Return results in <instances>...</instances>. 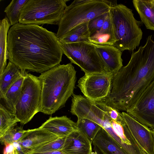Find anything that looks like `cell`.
I'll list each match as a JSON object with an SVG mask.
<instances>
[{
	"mask_svg": "<svg viewBox=\"0 0 154 154\" xmlns=\"http://www.w3.org/2000/svg\"><path fill=\"white\" fill-rule=\"evenodd\" d=\"M26 154H66L61 150L57 151L48 152H35L27 151Z\"/></svg>",
	"mask_w": 154,
	"mask_h": 154,
	"instance_id": "cell-31",
	"label": "cell"
},
{
	"mask_svg": "<svg viewBox=\"0 0 154 154\" xmlns=\"http://www.w3.org/2000/svg\"><path fill=\"white\" fill-rule=\"evenodd\" d=\"M91 43L97 45H114L116 40L109 12L102 27L90 36Z\"/></svg>",
	"mask_w": 154,
	"mask_h": 154,
	"instance_id": "cell-18",
	"label": "cell"
},
{
	"mask_svg": "<svg viewBox=\"0 0 154 154\" xmlns=\"http://www.w3.org/2000/svg\"><path fill=\"white\" fill-rule=\"evenodd\" d=\"M8 43L9 61L22 70L41 73L62 60L63 52L56 34L38 25L12 26Z\"/></svg>",
	"mask_w": 154,
	"mask_h": 154,
	"instance_id": "cell-1",
	"label": "cell"
},
{
	"mask_svg": "<svg viewBox=\"0 0 154 154\" xmlns=\"http://www.w3.org/2000/svg\"><path fill=\"white\" fill-rule=\"evenodd\" d=\"M11 26L7 17L0 21V75L7 66V60L9 58L8 35Z\"/></svg>",
	"mask_w": 154,
	"mask_h": 154,
	"instance_id": "cell-22",
	"label": "cell"
},
{
	"mask_svg": "<svg viewBox=\"0 0 154 154\" xmlns=\"http://www.w3.org/2000/svg\"><path fill=\"white\" fill-rule=\"evenodd\" d=\"M113 77L108 73L85 74L79 80L77 86L88 99L94 102H104L111 92Z\"/></svg>",
	"mask_w": 154,
	"mask_h": 154,
	"instance_id": "cell-10",
	"label": "cell"
},
{
	"mask_svg": "<svg viewBox=\"0 0 154 154\" xmlns=\"http://www.w3.org/2000/svg\"><path fill=\"white\" fill-rule=\"evenodd\" d=\"M154 79V40L149 35L145 44L133 51L129 61L113 76L111 92L104 102L128 112Z\"/></svg>",
	"mask_w": 154,
	"mask_h": 154,
	"instance_id": "cell-2",
	"label": "cell"
},
{
	"mask_svg": "<svg viewBox=\"0 0 154 154\" xmlns=\"http://www.w3.org/2000/svg\"><path fill=\"white\" fill-rule=\"evenodd\" d=\"M88 22L79 24L74 27L64 37L59 39L62 44L78 42L91 43L88 30Z\"/></svg>",
	"mask_w": 154,
	"mask_h": 154,
	"instance_id": "cell-21",
	"label": "cell"
},
{
	"mask_svg": "<svg viewBox=\"0 0 154 154\" xmlns=\"http://www.w3.org/2000/svg\"><path fill=\"white\" fill-rule=\"evenodd\" d=\"M92 143L79 130L66 137L61 151L66 154H91Z\"/></svg>",
	"mask_w": 154,
	"mask_h": 154,
	"instance_id": "cell-14",
	"label": "cell"
},
{
	"mask_svg": "<svg viewBox=\"0 0 154 154\" xmlns=\"http://www.w3.org/2000/svg\"><path fill=\"white\" fill-rule=\"evenodd\" d=\"M23 74L9 88L3 99L6 108L14 114L16 106L19 99L26 70H23Z\"/></svg>",
	"mask_w": 154,
	"mask_h": 154,
	"instance_id": "cell-23",
	"label": "cell"
},
{
	"mask_svg": "<svg viewBox=\"0 0 154 154\" xmlns=\"http://www.w3.org/2000/svg\"><path fill=\"white\" fill-rule=\"evenodd\" d=\"M69 1L28 0L22 9L19 23L58 25Z\"/></svg>",
	"mask_w": 154,
	"mask_h": 154,
	"instance_id": "cell-7",
	"label": "cell"
},
{
	"mask_svg": "<svg viewBox=\"0 0 154 154\" xmlns=\"http://www.w3.org/2000/svg\"><path fill=\"white\" fill-rule=\"evenodd\" d=\"M111 5L110 0H74L65 10L58 25L57 38L60 39L76 26L108 12Z\"/></svg>",
	"mask_w": 154,
	"mask_h": 154,
	"instance_id": "cell-6",
	"label": "cell"
},
{
	"mask_svg": "<svg viewBox=\"0 0 154 154\" xmlns=\"http://www.w3.org/2000/svg\"><path fill=\"white\" fill-rule=\"evenodd\" d=\"M66 138L57 139L34 149L27 151L35 152H48L61 150Z\"/></svg>",
	"mask_w": 154,
	"mask_h": 154,
	"instance_id": "cell-28",
	"label": "cell"
},
{
	"mask_svg": "<svg viewBox=\"0 0 154 154\" xmlns=\"http://www.w3.org/2000/svg\"><path fill=\"white\" fill-rule=\"evenodd\" d=\"M127 112L142 124L154 130V79Z\"/></svg>",
	"mask_w": 154,
	"mask_h": 154,
	"instance_id": "cell-11",
	"label": "cell"
},
{
	"mask_svg": "<svg viewBox=\"0 0 154 154\" xmlns=\"http://www.w3.org/2000/svg\"><path fill=\"white\" fill-rule=\"evenodd\" d=\"M21 70L13 63L9 61L7 66L0 75V97L4 99L5 94L11 86L23 74Z\"/></svg>",
	"mask_w": 154,
	"mask_h": 154,
	"instance_id": "cell-20",
	"label": "cell"
},
{
	"mask_svg": "<svg viewBox=\"0 0 154 154\" xmlns=\"http://www.w3.org/2000/svg\"><path fill=\"white\" fill-rule=\"evenodd\" d=\"M92 144L95 150L102 154H128L102 127Z\"/></svg>",
	"mask_w": 154,
	"mask_h": 154,
	"instance_id": "cell-17",
	"label": "cell"
},
{
	"mask_svg": "<svg viewBox=\"0 0 154 154\" xmlns=\"http://www.w3.org/2000/svg\"><path fill=\"white\" fill-rule=\"evenodd\" d=\"M42 85L40 112L52 115L64 107L72 95L76 81V71L70 63L59 64L41 73Z\"/></svg>",
	"mask_w": 154,
	"mask_h": 154,
	"instance_id": "cell-3",
	"label": "cell"
},
{
	"mask_svg": "<svg viewBox=\"0 0 154 154\" xmlns=\"http://www.w3.org/2000/svg\"><path fill=\"white\" fill-rule=\"evenodd\" d=\"M15 149L13 143L7 144L5 145L3 154H14Z\"/></svg>",
	"mask_w": 154,
	"mask_h": 154,
	"instance_id": "cell-30",
	"label": "cell"
},
{
	"mask_svg": "<svg viewBox=\"0 0 154 154\" xmlns=\"http://www.w3.org/2000/svg\"></svg>",
	"mask_w": 154,
	"mask_h": 154,
	"instance_id": "cell-35",
	"label": "cell"
},
{
	"mask_svg": "<svg viewBox=\"0 0 154 154\" xmlns=\"http://www.w3.org/2000/svg\"><path fill=\"white\" fill-rule=\"evenodd\" d=\"M93 44L105 65L107 72L113 76L116 75L123 67L122 52L113 45Z\"/></svg>",
	"mask_w": 154,
	"mask_h": 154,
	"instance_id": "cell-13",
	"label": "cell"
},
{
	"mask_svg": "<svg viewBox=\"0 0 154 154\" xmlns=\"http://www.w3.org/2000/svg\"><path fill=\"white\" fill-rule=\"evenodd\" d=\"M72 113L98 124L128 154H146L134 138L123 117L111 118L95 102L85 97L76 102Z\"/></svg>",
	"mask_w": 154,
	"mask_h": 154,
	"instance_id": "cell-4",
	"label": "cell"
},
{
	"mask_svg": "<svg viewBox=\"0 0 154 154\" xmlns=\"http://www.w3.org/2000/svg\"><path fill=\"white\" fill-rule=\"evenodd\" d=\"M58 138L53 133L39 128L28 129V131L18 142L27 151L55 140Z\"/></svg>",
	"mask_w": 154,
	"mask_h": 154,
	"instance_id": "cell-16",
	"label": "cell"
},
{
	"mask_svg": "<svg viewBox=\"0 0 154 154\" xmlns=\"http://www.w3.org/2000/svg\"><path fill=\"white\" fill-rule=\"evenodd\" d=\"M60 43L63 54L66 55L72 63L79 66L85 74L108 73L103 60L93 43Z\"/></svg>",
	"mask_w": 154,
	"mask_h": 154,
	"instance_id": "cell-9",
	"label": "cell"
},
{
	"mask_svg": "<svg viewBox=\"0 0 154 154\" xmlns=\"http://www.w3.org/2000/svg\"><path fill=\"white\" fill-rule=\"evenodd\" d=\"M28 0H12L4 10L11 26L19 23L20 16L23 7Z\"/></svg>",
	"mask_w": 154,
	"mask_h": 154,
	"instance_id": "cell-26",
	"label": "cell"
},
{
	"mask_svg": "<svg viewBox=\"0 0 154 154\" xmlns=\"http://www.w3.org/2000/svg\"><path fill=\"white\" fill-rule=\"evenodd\" d=\"M109 12L98 16L88 21V27L90 36L101 28Z\"/></svg>",
	"mask_w": 154,
	"mask_h": 154,
	"instance_id": "cell-29",
	"label": "cell"
},
{
	"mask_svg": "<svg viewBox=\"0 0 154 154\" xmlns=\"http://www.w3.org/2000/svg\"><path fill=\"white\" fill-rule=\"evenodd\" d=\"M15 154H20V153L17 151H16L15 152Z\"/></svg>",
	"mask_w": 154,
	"mask_h": 154,
	"instance_id": "cell-34",
	"label": "cell"
},
{
	"mask_svg": "<svg viewBox=\"0 0 154 154\" xmlns=\"http://www.w3.org/2000/svg\"><path fill=\"white\" fill-rule=\"evenodd\" d=\"M27 130H24L22 127L15 126L8 129L0 137V141L2 145L13 143L18 142L25 135Z\"/></svg>",
	"mask_w": 154,
	"mask_h": 154,
	"instance_id": "cell-27",
	"label": "cell"
},
{
	"mask_svg": "<svg viewBox=\"0 0 154 154\" xmlns=\"http://www.w3.org/2000/svg\"><path fill=\"white\" fill-rule=\"evenodd\" d=\"M133 3L146 28L154 30V0H134Z\"/></svg>",
	"mask_w": 154,
	"mask_h": 154,
	"instance_id": "cell-19",
	"label": "cell"
},
{
	"mask_svg": "<svg viewBox=\"0 0 154 154\" xmlns=\"http://www.w3.org/2000/svg\"><path fill=\"white\" fill-rule=\"evenodd\" d=\"M152 133L153 138V148L152 154H154V130H152Z\"/></svg>",
	"mask_w": 154,
	"mask_h": 154,
	"instance_id": "cell-32",
	"label": "cell"
},
{
	"mask_svg": "<svg viewBox=\"0 0 154 154\" xmlns=\"http://www.w3.org/2000/svg\"><path fill=\"white\" fill-rule=\"evenodd\" d=\"M20 122L15 114L10 112L1 103L0 104V137L9 129Z\"/></svg>",
	"mask_w": 154,
	"mask_h": 154,
	"instance_id": "cell-25",
	"label": "cell"
},
{
	"mask_svg": "<svg viewBox=\"0 0 154 154\" xmlns=\"http://www.w3.org/2000/svg\"><path fill=\"white\" fill-rule=\"evenodd\" d=\"M109 11L116 40L114 46L122 52L133 51L138 47L142 38L140 22L134 17L132 10L122 4L111 1Z\"/></svg>",
	"mask_w": 154,
	"mask_h": 154,
	"instance_id": "cell-5",
	"label": "cell"
},
{
	"mask_svg": "<svg viewBox=\"0 0 154 154\" xmlns=\"http://www.w3.org/2000/svg\"><path fill=\"white\" fill-rule=\"evenodd\" d=\"M91 154H98L97 152L95 150V152H92Z\"/></svg>",
	"mask_w": 154,
	"mask_h": 154,
	"instance_id": "cell-33",
	"label": "cell"
},
{
	"mask_svg": "<svg viewBox=\"0 0 154 154\" xmlns=\"http://www.w3.org/2000/svg\"><path fill=\"white\" fill-rule=\"evenodd\" d=\"M122 113L131 134L140 147L146 154H152L153 146L152 130L140 123L130 114L125 112Z\"/></svg>",
	"mask_w": 154,
	"mask_h": 154,
	"instance_id": "cell-12",
	"label": "cell"
},
{
	"mask_svg": "<svg viewBox=\"0 0 154 154\" xmlns=\"http://www.w3.org/2000/svg\"><path fill=\"white\" fill-rule=\"evenodd\" d=\"M39 128L53 133L59 138H66L78 130L76 123L66 116L50 117Z\"/></svg>",
	"mask_w": 154,
	"mask_h": 154,
	"instance_id": "cell-15",
	"label": "cell"
},
{
	"mask_svg": "<svg viewBox=\"0 0 154 154\" xmlns=\"http://www.w3.org/2000/svg\"><path fill=\"white\" fill-rule=\"evenodd\" d=\"M42 91L41 84L38 77L26 72L14 112L21 124L27 123L40 112Z\"/></svg>",
	"mask_w": 154,
	"mask_h": 154,
	"instance_id": "cell-8",
	"label": "cell"
},
{
	"mask_svg": "<svg viewBox=\"0 0 154 154\" xmlns=\"http://www.w3.org/2000/svg\"><path fill=\"white\" fill-rule=\"evenodd\" d=\"M76 122L78 130L81 131L92 143L101 127L98 124L89 119L78 117Z\"/></svg>",
	"mask_w": 154,
	"mask_h": 154,
	"instance_id": "cell-24",
	"label": "cell"
}]
</instances>
